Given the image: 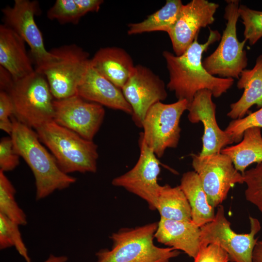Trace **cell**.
<instances>
[{"label":"cell","mask_w":262,"mask_h":262,"mask_svg":"<svg viewBox=\"0 0 262 262\" xmlns=\"http://www.w3.org/2000/svg\"><path fill=\"white\" fill-rule=\"evenodd\" d=\"M209 32L206 42L199 43L196 36L180 56L167 50L163 52L169 76L167 88L174 92L178 100H186L189 104L196 93L204 89L211 91L213 97L218 98L234 83L233 79L213 76L203 66V53L221 37L217 30L210 28Z\"/></svg>","instance_id":"6da1fadb"},{"label":"cell","mask_w":262,"mask_h":262,"mask_svg":"<svg viewBox=\"0 0 262 262\" xmlns=\"http://www.w3.org/2000/svg\"><path fill=\"white\" fill-rule=\"evenodd\" d=\"M13 130L11 134L14 149L31 168L34 179L36 200L49 196L56 190L67 188L76 179L64 173L55 158L40 143L36 131L11 117Z\"/></svg>","instance_id":"7a4b0ae2"},{"label":"cell","mask_w":262,"mask_h":262,"mask_svg":"<svg viewBox=\"0 0 262 262\" xmlns=\"http://www.w3.org/2000/svg\"><path fill=\"white\" fill-rule=\"evenodd\" d=\"M38 137L50 150L65 173H95L98 157V146L54 120L35 129Z\"/></svg>","instance_id":"3957f363"},{"label":"cell","mask_w":262,"mask_h":262,"mask_svg":"<svg viewBox=\"0 0 262 262\" xmlns=\"http://www.w3.org/2000/svg\"><path fill=\"white\" fill-rule=\"evenodd\" d=\"M158 222L131 228H122L113 233L111 249L96 253V262H169L180 252L172 247H161L154 243Z\"/></svg>","instance_id":"277c9868"},{"label":"cell","mask_w":262,"mask_h":262,"mask_svg":"<svg viewBox=\"0 0 262 262\" xmlns=\"http://www.w3.org/2000/svg\"><path fill=\"white\" fill-rule=\"evenodd\" d=\"M7 92L13 103V116L19 122L35 130L53 120V96L45 77L35 70L15 81Z\"/></svg>","instance_id":"5b68a950"},{"label":"cell","mask_w":262,"mask_h":262,"mask_svg":"<svg viewBox=\"0 0 262 262\" xmlns=\"http://www.w3.org/2000/svg\"><path fill=\"white\" fill-rule=\"evenodd\" d=\"M51 61L37 72L43 75L56 99L77 95L78 88L90 65L89 53L76 44L50 50Z\"/></svg>","instance_id":"8992f818"},{"label":"cell","mask_w":262,"mask_h":262,"mask_svg":"<svg viewBox=\"0 0 262 262\" xmlns=\"http://www.w3.org/2000/svg\"><path fill=\"white\" fill-rule=\"evenodd\" d=\"M224 17L227 20L219 44L216 49L202 61V65L211 75L222 78L239 79L246 69L248 59L244 47L246 40L240 42L237 35L239 17L240 1L227 0Z\"/></svg>","instance_id":"52a82bcc"},{"label":"cell","mask_w":262,"mask_h":262,"mask_svg":"<svg viewBox=\"0 0 262 262\" xmlns=\"http://www.w3.org/2000/svg\"><path fill=\"white\" fill-rule=\"evenodd\" d=\"M189 105L186 100L165 104L159 101L148 110L142 123L141 133L147 145L158 158L168 148L178 146L180 138V119Z\"/></svg>","instance_id":"ba28073f"},{"label":"cell","mask_w":262,"mask_h":262,"mask_svg":"<svg viewBox=\"0 0 262 262\" xmlns=\"http://www.w3.org/2000/svg\"><path fill=\"white\" fill-rule=\"evenodd\" d=\"M249 218L250 232L238 234L231 229L224 207L219 205L214 219L200 228V247L215 244L226 251L231 262H253V252L258 241L255 236L261 230V226L258 219L251 216Z\"/></svg>","instance_id":"9c48e42d"},{"label":"cell","mask_w":262,"mask_h":262,"mask_svg":"<svg viewBox=\"0 0 262 262\" xmlns=\"http://www.w3.org/2000/svg\"><path fill=\"white\" fill-rule=\"evenodd\" d=\"M192 166L198 175L209 204L218 207L227 198L235 184H242L243 175L235 168L231 159L221 153L205 156L192 154Z\"/></svg>","instance_id":"30bf717a"},{"label":"cell","mask_w":262,"mask_h":262,"mask_svg":"<svg viewBox=\"0 0 262 262\" xmlns=\"http://www.w3.org/2000/svg\"><path fill=\"white\" fill-rule=\"evenodd\" d=\"M139 145L140 156L135 165L124 174L115 178L112 184L136 195L147 203L150 210H156V200L162 186L158 182L160 163L141 134Z\"/></svg>","instance_id":"8fae6325"},{"label":"cell","mask_w":262,"mask_h":262,"mask_svg":"<svg viewBox=\"0 0 262 262\" xmlns=\"http://www.w3.org/2000/svg\"><path fill=\"white\" fill-rule=\"evenodd\" d=\"M36 0H15L12 6L1 9L3 24L19 35L29 46L38 70L49 62L52 54L46 50L42 34L36 25L34 16L39 12Z\"/></svg>","instance_id":"7c38bea8"},{"label":"cell","mask_w":262,"mask_h":262,"mask_svg":"<svg viewBox=\"0 0 262 262\" xmlns=\"http://www.w3.org/2000/svg\"><path fill=\"white\" fill-rule=\"evenodd\" d=\"M53 120L82 138L93 140L104 119L103 106L78 95L53 101Z\"/></svg>","instance_id":"4fadbf2b"},{"label":"cell","mask_w":262,"mask_h":262,"mask_svg":"<svg viewBox=\"0 0 262 262\" xmlns=\"http://www.w3.org/2000/svg\"><path fill=\"white\" fill-rule=\"evenodd\" d=\"M121 90L132 108L133 122L141 128L149 108L156 102L165 99L167 96L163 81L149 68L141 65L135 66Z\"/></svg>","instance_id":"5bb4252c"},{"label":"cell","mask_w":262,"mask_h":262,"mask_svg":"<svg viewBox=\"0 0 262 262\" xmlns=\"http://www.w3.org/2000/svg\"><path fill=\"white\" fill-rule=\"evenodd\" d=\"M219 5L207 0H192L183 4L179 16L167 33L177 56L182 54L194 42L200 29L214 21Z\"/></svg>","instance_id":"9a60e30c"},{"label":"cell","mask_w":262,"mask_h":262,"mask_svg":"<svg viewBox=\"0 0 262 262\" xmlns=\"http://www.w3.org/2000/svg\"><path fill=\"white\" fill-rule=\"evenodd\" d=\"M212 97L211 91L200 90L188 106L189 121L192 123L201 122L204 126L202 148L198 154L200 156L219 153L225 147L233 143L230 136L218 125L215 117L216 105Z\"/></svg>","instance_id":"2e32d148"},{"label":"cell","mask_w":262,"mask_h":262,"mask_svg":"<svg viewBox=\"0 0 262 262\" xmlns=\"http://www.w3.org/2000/svg\"><path fill=\"white\" fill-rule=\"evenodd\" d=\"M83 99L108 108L132 114V110L122 90L99 73L91 65L78 88Z\"/></svg>","instance_id":"e0dca14e"},{"label":"cell","mask_w":262,"mask_h":262,"mask_svg":"<svg viewBox=\"0 0 262 262\" xmlns=\"http://www.w3.org/2000/svg\"><path fill=\"white\" fill-rule=\"evenodd\" d=\"M154 237L159 243L181 250L194 259L200 248V228L192 221L160 218Z\"/></svg>","instance_id":"ac0fdd59"},{"label":"cell","mask_w":262,"mask_h":262,"mask_svg":"<svg viewBox=\"0 0 262 262\" xmlns=\"http://www.w3.org/2000/svg\"><path fill=\"white\" fill-rule=\"evenodd\" d=\"M25 41L4 24L0 25V66L8 70L15 81L35 71L27 54Z\"/></svg>","instance_id":"d6986e66"},{"label":"cell","mask_w":262,"mask_h":262,"mask_svg":"<svg viewBox=\"0 0 262 262\" xmlns=\"http://www.w3.org/2000/svg\"><path fill=\"white\" fill-rule=\"evenodd\" d=\"M90 65L120 89L128 81L135 66L129 54L123 49L116 47L99 49L91 59Z\"/></svg>","instance_id":"ffe728a7"},{"label":"cell","mask_w":262,"mask_h":262,"mask_svg":"<svg viewBox=\"0 0 262 262\" xmlns=\"http://www.w3.org/2000/svg\"><path fill=\"white\" fill-rule=\"evenodd\" d=\"M237 86L243 89L244 92L239 99L230 106L227 116L233 120L243 118L254 105L262 107V54L257 57L252 69L242 71Z\"/></svg>","instance_id":"44dd1931"},{"label":"cell","mask_w":262,"mask_h":262,"mask_svg":"<svg viewBox=\"0 0 262 262\" xmlns=\"http://www.w3.org/2000/svg\"><path fill=\"white\" fill-rule=\"evenodd\" d=\"M180 186L191 209L192 221L201 227L215 217L214 208L211 206L198 175L195 171L184 173Z\"/></svg>","instance_id":"7402d4cb"},{"label":"cell","mask_w":262,"mask_h":262,"mask_svg":"<svg viewBox=\"0 0 262 262\" xmlns=\"http://www.w3.org/2000/svg\"><path fill=\"white\" fill-rule=\"evenodd\" d=\"M220 153L228 156L236 169L243 175L246 169L253 163L262 162L261 128L252 127L246 130L243 138L237 145L223 148Z\"/></svg>","instance_id":"603a6c76"},{"label":"cell","mask_w":262,"mask_h":262,"mask_svg":"<svg viewBox=\"0 0 262 262\" xmlns=\"http://www.w3.org/2000/svg\"><path fill=\"white\" fill-rule=\"evenodd\" d=\"M161 218L178 221H192L190 204L180 185L161 186L156 204Z\"/></svg>","instance_id":"cb8c5ba5"},{"label":"cell","mask_w":262,"mask_h":262,"mask_svg":"<svg viewBox=\"0 0 262 262\" xmlns=\"http://www.w3.org/2000/svg\"><path fill=\"white\" fill-rule=\"evenodd\" d=\"M183 3L180 0H167L159 10L140 22L128 24V34H136L155 31L168 33L175 23Z\"/></svg>","instance_id":"d4e9b609"},{"label":"cell","mask_w":262,"mask_h":262,"mask_svg":"<svg viewBox=\"0 0 262 262\" xmlns=\"http://www.w3.org/2000/svg\"><path fill=\"white\" fill-rule=\"evenodd\" d=\"M4 173L0 170V213L19 226L26 225V213L16 202V190Z\"/></svg>","instance_id":"484cf974"},{"label":"cell","mask_w":262,"mask_h":262,"mask_svg":"<svg viewBox=\"0 0 262 262\" xmlns=\"http://www.w3.org/2000/svg\"><path fill=\"white\" fill-rule=\"evenodd\" d=\"M19 226L0 213V249L2 250L14 246L26 262H32Z\"/></svg>","instance_id":"4316f807"},{"label":"cell","mask_w":262,"mask_h":262,"mask_svg":"<svg viewBox=\"0 0 262 262\" xmlns=\"http://www.w3.org/2000/svg\"><path fill=\"white\" fill-rule=\"evenodd\" d=\"M238 12L244 26L245 39L254 45L262 37V11L240 4Z\"/></svg>","instance_id":"83f0119b"},{"label":"cell","mask_w":262,"mask_h":262,"mask_svg":"<svg viewBox=\"0 0 262 262\" xmlns=\"http://www.w3.org/2000/svg\"><path fill=\"white\" fill-rule=\"evenodd\" d=\"M243 176L246 185L245 191L246 199L256 206L262 213V162L245 171Z\"/></svg>","instance_id":"f1b7e54d"},{"label":"cell","mask_w":262,"mask_h":262,"mask_svg":"<svg viewBox=\"0 0 262 262\" xmlns=\"http://www.w3.org/2000/svg\"><path fill=\"white\" fill-rule=\"evenodd\" d=\"M47 15L49 19L61 24H77L82 17L75 0H57Z\"/></svg>","instance_id":"f546056e"},{"label":"cell","mask_w":262,"mask_h":262,"mask_svg":"<svg viewBox=\"0 0 262 262\" xmlns=\"http://www.w3.org/2000/svg\"><path fill=\"white\" fill-rule=\"evenodd\" d=\"M252 127L262 128V107L245 117L232 120L225 131L233 142L238 143L242 139L245 131Z\"/></svg>","instance_id":"4dcf8cb0"},{"label":"cell","mask_w":262,"mask_h":262,"mask_svg":"<svg viewBox=\"0 0 262 262\" xmlns=\"http://www.w3.org/2000/svg\"><path fill=\"white\" fill-rule=\"evenodd\" d=\"M19 156L14 149L11 137H4L0 141V170L4 172L15 169L19 164Z\"/></svg>","instance_id":"1f68e13d"},{"label":"cell","mask_w":262,"mask_h":262,"mask_svg":"<svg viewBox=\"0 0 262 262\" xmlns=\"http://www.w3.org/2000/svg\"><path fill=\"white\" fill-rule=\"evenodd\" d=\"M14 112V105L10 96L7 92L0 90V129L10 135L13 130L11 117Z\"/></svg>","instance_id":"d6a6232c"},{"label":"cell","mask_w":262,"mask_h":262,"mask_svg":"<svg viewBox=\"0 0 262 262\" xmlns=\"http://www.w3.org/2000/svg\"><path fill=\"white\" fill-rule=\"evenodd\" d=\"M229 257L226 251L221 246L211 244L201 247L194 259V262H228Z\"/></svg>","instance_id":"836d02e7"},{"label":"cell","mask_w":262,"mask_h":262,"mask_svg":"<svg viewBox=\"0 0 262 262\" xmlns=\"http://www.w3.org/2000/svg\"><path fill=\"white\" fill-rule=\"evenodd\" d=\"M81 16L88 12H98L103 2L102 0H75Z\"/></svg>","instance_id":"e575fe53"},{"label":"cell","mask_w":262,"mask_h":262,"mask_svg":"<svg viewBox=\"0 0 262 262\" xmlns=\"http://www.w3.org/2000/svg\"><path fill=\"white\" fill-rule=\"evenodd\" d=\"M15 80L11 73L0 66V90L7 92L12 86Z\"/></svg>","instance_id":"d590c367"},{"label":"cell","mask_w":262,"mask_h":262,"mask_svg":"<svg viewBox=\"0 0 262 262\" xmlns=\"http://www.w3.org/2000/svg\"><path fill=\"white\" fill-rule=\"evenodd\" d=\"M253 262H262V240L258 241L253 250Z\"/></svg>","instance_id":"8d00e7d4"},{"label":"cell","mask_w":262,"mask_h":262,"mask_svg":"<svg viewBox=\"0 0 262 262\" xmlns=\"http://www.w3.org/2000/svg\"><path fill=\"white\" fill-rule=\"evenodd\" d=\"M67 259V257L65 256H56L51 255L44 262H66Z\"/></svg>","instance_id":"74e56055"}]
</instances>
